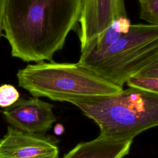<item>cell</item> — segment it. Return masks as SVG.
I'll list each match as a JSON object with an SVG mask.
<instances>
[{"label":"cell","instance_id":"obj_1","mask_svg":"<svg viewBox=\"0 0 158 158\" xmlns=\"http://www.w3.org/2000/svg\"><path fill=\"white\" fill-rule=\"evenodd\" d=\"M83 0H7L2 30L11 55L24 62H53L77 28Z\"/></svg>","mask_w":158,"mask_h":158},{"label":"cell","instance_id":"obj_2","mask_svg":"<svg viewBox=\"0 0 158 158\" xmlns=\"http://www.w3.org/2000/svg\"><path fill=\"white\" fill-rule=\"evenodd\" d=\"M100 128V135L133 138L158 125V94L128 88L118 94L72 101Z\"/></svg>","mask_w":158,"mask_h":158},{"label":"cell","instance_id":"obj_3","mask_svg":"<svg viewBox=\"0 0 158 158\" xmlns=\"http://www.w3.org/2000/svg\"><path fill=\"white\" fill-rule=\"evenodd\" d=\"M17 78L19 86L33 96L61 102L113 95L123 89L78 62L28 64L19 70Z\"/></svg>","mask_w":158,"mask_h":158},{"label":"cell","instance_id":"obj_4","mask_svg":"<svg viewBox=\"0 0 158 158\" xmlns=\"http://www.w3.org/2000/svg\"><path fill=\"white\" fill-rule=\"evenodd\" d=\"M158 62V25H131L98 57L78 62L104 80L123 88L127 80Z\"/></svg>","mask_w":158,"mask_h":158},{"label":"cell","instance_id":"obj_5","mask_svg":"<svg viewBox=\"0 0 158 158\" xmlns=\"http://www.w3.org/2000/svg\"><path fill=\"white\" fill-rule=\"evenodd\" d=\"M123 17H128L124 0H83L78 29L81 51Z\"/></svg>","mask_w":158,"mask_h":158},{"label":"cell","instance_id":"obj_6","mask_svg":"<svg viewBox=\"0 0 158 158\" xmlns=\"http://www.w3.org/2000/svg\"><path fill=\"white\" fill-rule=\"evenodd\" d=\"M57 142L52 136L9 127L0 141V158H59Z\"/></svg>","mask_w":158,"mask_h":158},{"label":"cell","instance_id":"obj_7","mask_svg":"<svg viewBox=\"0 0 158 158\" xmlns=\"http://www.w3.org/2000/svg\"><path fill=\"white\" fill-rule=\"evenodd\" d=\"M53 107L38 98H19L2 113L14 128L30 133H44L56 120Z\"/></svg>","mask_w":158,"mask_h":158},{"label":"cell","instance_id":"obj_8","mask_svg":"<svg viewBox=\"0 0 158 158\" xmlns=\"http://www.w3.org/2000/svg\"><path fill=\"white\" fill-rule=\"evenodd\" d=\"M133 140L99 135L78 144L62 158H123L129 154Z\"/></svg>","mask_w":158,"mask_h":158},{"label":"cell","instance_id":"obj_9","mask_svg":"<svg viewBox=\"0 0 158 158\" xmlns=\"http://www.w3.org/2000/svg\"><path fill=\"white\" fill-rule=\"evenodd\" d=\"M131 25L128 17L120 18L114 21L98 40L89 44L81 51L78 61L86 60L101 55L122 35L129 31Z\"/></svg>","mask_w":158,"mask_h":158},{"label":"cell","instance_id":"obj_10","mask_svg":"<svg viewBox=\"0 0 158 158\" xmlns=\"http://www.w3.org/2000/svg\"><path fill=\"white\" fill-rule=\"evenodd\" d=\"M125 83L129 88L158 94V62L131 76Z\"/></svg>","mask_w":158,"mask_h":158},{"label":"cell","instance_id":"obj_11","mask_svg":"<svg viewBox=\"0 0 158 158\" xmlns=\"http://www.w3.org/2000/svg\"><path fill=\"white\" fill-rule=\"evenodd\" d=\"M139 18L150 25H158V0H141Z\"/></svg>","mask_w":158,"mask_h":158},{"label":"cell","instance_id":"obj_12","mask_svg":"<svg viewBox=\"0 0 158 158\" xmlns=\"http://www.w3.org/2000/svg\"><path fill=\"white\" fill-rule=\"evenodd\" d=\"M19 93L12 85L4 84L0 86V107H7L19 99Z\"/></svg>","mask_w":158,"mask_h":158},{"label":"cell","instance_id":"obj_13","mask_svg":"<svg viewBox=\"0 0 158 158\" xmlns=\"http://www.w3.org/2000/svg\"><path fill=\"white\" fill-rule=\"evenodd\" d=\"M6 2L7 0H0V38L2 36V31L3 30L2 26L5 15Z\"/></svg>","mask_w":158,"mask_h":158},{"label":"cell","instance_id":"obj_14","mask_svg":"<svg viewBox=\"0 0 158 158\" xmlns=\"http://www.w3.org/2000/svg\"><path fill=\"white\" fill-rule=\"evenodd\" d=\"M64 128L60 123H58L55 125L54 128V132L55 133L56 135H60L64 133Z\"/></svg>","mask_w":158,"mask_h":158},{"label":"cell","instance_id":"obj_15","mask_svg":"<svg viewBox=\"0 0 158 158\" xmlns=\"http://www.w3.org/2000/svg\"><path fill=\"white\" fill-rule=\"evenodd\" d=\"M141 1V0H138V1Z\"/></svg>","mask_w":158,"mask_h":158}]
</instances>
